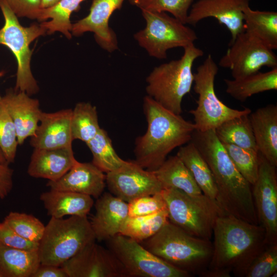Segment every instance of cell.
Segmentation results:
<instances>
[{
    "instance_id": "1",
    "label": "cell",
    "mask_w": 277,
    "mask_h": 277,
    "mask_svg": "<svg viewBox=\"0 0 277 277\" xmlns=\"http://www.w3.org/2000/svg\"><path fill=\"white\" fill-rule=\"evenodd\" d=\"M207 163L217 190L216 201L226 214L258 225L251 185L229 157L214 130H195L191 141Z\"/></svg>"
},
{
    "instance_id": "2",
    "label": "cell",
    "mask_w": 277,
    "mask_h": 277,
    "mask_svg": "<svg viewBox=\"0 0 277 277\" xmlns=\"http://www.w3.org/2000/svg\"><path fill=\"white\" fill-rule=\"evenodd\" d=\"M143 107L147 129L135 140L134 162L153 171L173 149L191 141L195 128L194 123L165 109L148 95L144 98Z\"/></svg>"
},
{
    "instance_id": "3",
    "label": "cell",
    "mask_w": 277,
    "mask_h": 277,
    "mask_svg": "<svg viewBox=\"0 0 277 277\" xmlns=\"http://www.w3.org/2000/svg\"><path fill=\"white\" fill-rule=\"evenodd\" d=\"M212 234V254L207 269L236 276H245L251 262L267 244L261 225L226 214L217 218Z\"/></svg>"
},
{
    "instance_id": "4",
    "label": "cell",
    "mask_w": 277,
    "mask_h": 277,
    "mask_svg": "<svg viewBox=\"0 0 277 277\" xmlns=\"http://www.w3.org/2000/svg\"><path fill=\"white\" fill-rule=\"evenodd\" d=\"M140 243L167 263L191 275L200 276L206 270L212 254L210 240L193 236L169 221Z\"/></svg>"
},
{
    "instance_id": "5",
    "label": "cell",
    "mask_w": 277,
    "mask_h": 277,
    "mask_svg": "<svg viewBox=\"0 0 277 277\" xmlns=\"http://www.w3.org/2000/svg\"><path fill=\"white\" fill-rule=\"evenodd\" d=\"M204 54L194 44L184 48L178 60H172L154 68L146 78L147 95L169 111L180 115L183 97L192 88L194 62Z\"/></svg>"
},
{
    "instance_id": "6",
    "label": "cell",
    "mask_w": 277,
    "mask_h": 277,
    "mask_svg": "<svg viewBox=\"0 0 277 277\" xmlns=\"http://www.w3.org/2000/svg\"><path fill=\"white\" fill-rule=\"evenodd\" d=\"M94 241V234L87 216L51 217L38 244L41 264L61 266Z\"/></svg>"
},
{
    "instance_id": "7",
    "label": "cell",
    "mask_w": 277,
    "mask_h": 277,
    "mask_svg": "<svg viewBox=\"0 0 277 277\" xmlns=\"http://www.w3.org/2000/svg\"><path fill=\"white\" fill-rule=\"evenodd\" d=\"M161 193L170 222L193 236L210 240L216 220L225 214L215 201L175 188L163 189Z\"/></svg>"
},
{
    "instance_id": "8",
    "label": "cell",
    "mask_w": 277,
    "mask_h": 277,
    "mask_svg": "<svg viewBox=\"0 0 277 277\" xmlns=\"http://www.w3.org/2000/svg\"><path fill=\"white\" fill-rule=\"evenodd\" d=\"M0 8L5 20L0 29V44L11 51L17 63L14 90L25 92L30 96L36 93L39 87L31 70L32 51L29 45L36 38L44 35L46 31L36 24L27 27L22 26L6 0H0Z\"/></svg>"
},
{
    "instance_id": "9",
    "label": "cell",
    "mask_w": 277,
    "mask_h": 277,
    "mask_svg": "<svg viewBox=\"0 0 277 277\" xmlns=\"http://www.w3.org/2000/svg\"><path fill=\"white\" fill-rule=\"evenodd\" d=\"M219 68L211 54L196 69L194 75L193 89L198 94L197 106L189 112L193 116L195 130L206 131L214 130L224 122L251 112L250 109L231 108L216 95L214 80Z\"/></svg>"
},
{
    "instance_id": "10",
    "label": "cell",
    "mask_w": 277,
    "mask_h": 277,
    "mask_svg": "<svg viewBox=\"0 0 277 277\" xmlns=\"http://www.w3.org/2000/svg\"><path fill=\"white\" fill-rule=\"evenodd\" d=\"M141 11L146 26L135 33L134 37L150 56L166 58L168 50L184 48L197 39L194 30L166 12Z\"/></svg>"
},
{
    "instance_id": "11",
    "label": "cell",
    "mask_w": 277,
    "mask_h": 277,
    "mask_svg": "<svg viewBox=\"0 0 277 277\" xmlns=\"http://www.w3.org/2000/svg\"><path fill=\"white\" fill-rule=\"evenodd\" d=\"M108 248L126 277H189L188 272L161 259L133 239L117 234L107 240Z\"/></svg>"
},
{
    "instance_id": "12",
    "label": "cell",
    "mask_w": 277,
    "mask_h": 277,
    "mask_svg": "<svg viewBox=\"0 0 277 277\" xmlns=\"http://www.w3.org/2000/svg\"><path fill=\"white\" fill-rule=\"evenodd\" d=\"M229 45L219 65L230 70L233 78L257 72L263 67H277V56L273 50L246 31L238 34Z\"/></svg>"
},
{
    "instance_id": "13",
    "label": "cell",
    "mask_w": 277,
    "mask_h": 277,
    "mask_svg": "<svg viewBox=\"0 0 277 277\" xmlns=\"http://www.w3.org/2000/svg\"><path fill=\"white\" fill-rule=\"evenodd\" d=\"M257 179L251 185L259 225L264 229L267 244H277V176L275 166L259 152Z\"/></svg>"
},
{
    "instance_id": "14",
    "label": "cell",
    "mask_w": 277,
    "mask_h": 277,
    "mask_svg": "<svg viewBox=\"0 0 277 277\" xmlns=\"http://www.w3.org/2000/svg\"><path fill=\"white\" fill-rule=\"evenodd\" d=\"M106 184L111 194L128 203L163 189L154 172L142 168L134 161H127L118 169L106 173Z\"/></svg>"
},
{
    "instance_id": "15",
    "label": "cell",
    "mask_w": 277,
    "mask_h": 277,
    "mask_svg": "<svg viewBox=\"0 0 277 277\" xmlns=\"http://www.w3.org/2000/svg\"><path fill=\"white\" fill-rule=\"evenodd\" d=\"M61 266L68 277H126L123 267L111 251L95 241Z\"/></svg>"
},
{
    "instance_id": "16",
    "label": "cell",
    "mask_w": 277,
    "mask_h": 277,
    "mask_svg": "<svg viewBox=\"0 0 277 277\" xmlns=\"http://www.w3.org/2000/svg\"><path fill=\"white\" fill-rule=\"evenodd\" d=\"M250 1L198 0L191 5L187 24L195 26L204 18L213 17L230 32V43L245 31L243 10L249 6Z\"/></svg>"
},
{
    "instance_id": "17",
    "label": "cell",
    "mask_w": 277,
    "mask_h": 277,
    "mask_svg": "<svg viewBox=\"0 0 277 277\" xmlns=\"http://www.w3.org/2000/svg\"><path fill=\"white\" fill-rule=\"evenodd\" d=\"M125 0H93L88 15L72 25L71 34L78 36L92 32L97 43L104 49L112 52L118 49L114 31L109 27L112 13L120 9Z\"/></svg>"
},
{
    "instance_id": "18",
    "label": "cell",
    "mask_w": 277,
    "mask_h": 277,
    "mask_svg": "<svg viewBox=\"0 0 277 277\" xmlns=\"http://www.w3.org/2000/svg\"><path fill=\"white\" fill-rule=\"evenodd\" d=\"M71 109L42 112L38 126L29 143L33 148L57 149L72 147Z\"/></svg>"
},
{
    "instance_id": "19",
    "label": "cell",
    "mask_w": 277,
    "mask_h": 277,
    "mask_svg": "<svg viewBox=\"0 0 277 277\" xmlns=\"http://www.w3.org/2000/svg\"><path fill=\"white\" fill-rule=\"evenodd\" d=\"M0 103L12 118L17 132L18 145L32 136L38 126L42 111L38 100L25 92L9 89L0 96Z\"/></svg>"
},
{
    "instance_id": "20",
    "label": "cell",
    "mask_w": 277,
    "mask_h": 277,
    "mask_svg": "<svg viewBox=\"0 0 277 277\" xmlns=\"http://www.w3.org/2000/svg\"><path fill=\"white\" fill-rule=\"evenodd\" d=\"M106 186L104 172L92 162L78 161L60 179L47 183L50 189L79 193L96 199L103 194Z\"/></svg>"
},
{
    "instance_id": "21",
    "label": "cell",
    "mask_w": 277,
    "mask_h": 277,
    "mask_svg": "<svg viewBox=\"0 0 277 277\" xmlns=\"http://www.w3.org/2000/svg\"><path fill=\"white\" fill-rule=\"evenodd\" d=\"M95 208V213L90 222L95 240L107 241L119 234L128 216V203L105 192L97 198Z\"/></svg>"
},
{
    "instance_id": "22",
    "label": "cell",
    "mask_w": 277,
    "mask_h": 277,
    "mask_svg": "<svg viewBox=\"0 0 277 277\" xmlns=\"http://www.w3.org/2000/svg\"><path fill=\"white\" fill-rule=\"evenodd\" d=\"M77 161L72 147L57 149L34 148L27 173L33 177L55 181L67 172Z\"/></svg>"
},
{
    "instance_id": "23",
    "label": "cell",
    "mask_w": 277,
    "mask_h": 277,
    "mask_svg": "<svg viewBox=\"0 0 277 277\" xmlns=\"http://www.w3.org/2000/svg\"><path fill=\"white\" fill-rule=\"evenodd\" d=\"M258 151L277 166V106L269 104L249 115Z\"/></svg>"
},
{
    "instance_id": "24",
    "label": "cell",
    "mask_w": 277,
    "mask_h": 277,
    "mask_svg": "<svg viewBox=\"0 0 277 277\" xmlns=\"http://www.w3.org/2000/svg\"><path fill=\"white\" fill-rule=\"evenodd\" d=\"M39 199L47 214L54 218L66 215L86 216L94 204L89 195L53 189L42 193Z\"/></svg>"
},
{
    "instance_id": "25",
    "label": "cell",
    "mask_w": 277,
    "mask_h": 277,
    "mask_svg": "<svg viewBox=\"0 0 277 277\" xmlns=\"http://www.w3.org/2000/svg\"><path fill=\"white\" fill-rule=\"evenodd\" d=\"M224 81L226 93L244 102L254 94L277 89V67L267 72L258 71L242 78L224 79Z\"/></svg>"
},
{
    "instance_id": "26",
    "label": "cell",
    "mask_w": 277,
    "mask_h": 277,
    "mask_svg": "<svg viewBox=\"0 0 277 277\" xmlns=\"http://www.w3.org/2000/svg\"><path fill=\"white\" fill-rule=\"evenodd\" d=\"M153 172L163 189L175 188L191 195L202 193L191 173L176 154L166 159Z\"/></svg>"
},
{
    "instance_id": "27",
    "label": "cell",
    "mask_w": 277,
    "mask_h": 277,
    "mask_svg": "<svg viewBox=\"0 0 277 277\" xmlns=\"http://www.w3.org/2000/svg\"><path fill=\"white\" fill-rule=\"evenodd\" d=\"M176 155L188 169L202 193L216 201L217 190L212 173L194 144L190 141L180 147Z\"/></svg>"
},
{
    "instance_id": "28",
    "label": "cell",
    "mask_w": 277,
    "mask_h": 277,
    "mask_svg": "<svg viewBox=\"0 0 277 277\" xmlns=\"http://www.w3.org/2000/svg\"><path fill=\"white\" fill-rule=\"evenodd\" d=\"M40 265L37 250L0 245V273L3 277H32Z\"/></svg>"
},
{
    "instance_id": "29",
    "label": "cell",
    "mask_w": 277,
    "mask_h": 277,
    "mask_svg": "<svg viewBox=\"0 0 277 277\" xmlns=\"http://www.w3.org/2000/svg\"><path fill=\"white\" fill-rule=\"evenodd\" d=\"M245 31L253 35L272 50L277 49V13L252 10H243Z\"/></svg>"
},
{
    "instance_id": "30",
    "label": "cell",
    "mask_w": 277,
    "mask_h": 277,
    "mask_svg": "<svg viewBox=\"0 0 277 277\" xmlns=\"http://www.w3.org/2000/svg\"><path fill=\"white\" fill-rule=\"evenodd\" d=\"M84 1L61 0L51 7L42 9L37 20L43 22L40 25L48 34L58 31L70 39L72 25L70 20V15L79 9L80 4Z\"/></svg>"
},
{
    "instance_id": "31",
    "label": "cell",
    "mask_w": 277,
    "mask_h": 277,
    "mask_svg": "<svg viewBox=\"0 0 277 277\" xmlns=\"http://www.w3.org/2000/svg\"><path fill=\"white\" fill-rule=\"evenodd\" d=\"M249 115L231 118L217 127L214 131L219 140L222 143L258 151Z\"/></svg>"
},
{
    "instance_id": "32",
    "label": "cell",
    "mask_w": 277,
    "mask_h": 277,
    "mask_svg": "<svg viewBox=\"0 0 277 277\" xmlns=\"http://www.w3.org/2000/svg\"><path fill=\"white\" fill-rule=\"evenodd\" d=\"M168 221L167 209L148 215L128 216L119 234L141 243L154 235Z\"/></svg>"
},
{
    "instance_id": "33",
    "label": "cell",
    "mask_w": 277,
    "mask_h": 277,
    "mask_svg": "<svg viewBox=\"0 0 277 277\" xmlns=\"http://www.w3.org/2000/svg\"><path fill=\"white\" fill-rule=\"evenodd\" d=\"M86 144L92 153V163L106 174L118 169L127 162L116 153L110 137L103 128Z\"/></svg>"
},
{
    "instance_id": "34",
    "label": "cell",
    "mask_w": 277,
    "mask_h": 277,
    "mask_svg": "<svg viewBox=\"0 0 277 277\" xmlns=\"http://www.w3.org/2000/svg\"><path fill=\"white\" fill-rule=\"evenodd\" d=\"M95 106L89 102L77 103L72 109L71 130L72 138L86 144L101 129Z\"/></svg>"
},
{
    "instance_id": "35",
    "label": "cell",
    "mask_w": 277,
    "mask_h": 277,
    "mask_svg": "<svg viewBox=\"0 0 277 277\" xmlns=\"http://www.w3.org/2000/svg\"><path fill=\"white\" fill-rule=\"evenodd\" d=\"M222 144L239 172L251 185L253 184L258 174L259 152L233 144Z\"/></svg>"
},
{
    "instance_id": "36",
    "label": "cell",
    "mask_w": 277,
    "mask_h": 277,
    "mask_svg": "<svg viewBox=\"0 0 277 277\" xmlns=\"http://www.w3.org/2000/svg\"><path fill=\"white\" fill-rule=\"evenodd\" d=\"M4 221L19 235L33 242L39 243L45 231L44 224L30 214L11 211Z\"/></svg>"
},
{
    "instance_id": "37",
    "label": "cell",
    "mask_w": 277,
    "mask_h": 277,
    "mask_svg": "<svg viewBox=\"0 0 277 277\" xmlns=\"http://www.w3.org/2000/svg\"><path fill=\"white\" fill-rule=\"evenodd\" d=\"M193 0H135L131 4L145 10L168 12L184 24H187L189 9Z\"/></svg>"
},
{
    "instance_id": "38",
    "label": "cell",
    "mask_w": 277,
    "mask_h": 277,
    "mask_svg": "<svg viewBox=\"0 0 277 277\" xmlns=\"http://www.w3.org/2000/svg\"><path fill=\"white\" fill-rule=\"evenodd\" d=\"M18 145L15 125L0 103V150L9 164L14 162Z\"/></svg>"
},
{
    "instance_id": "39",
    "label": "cell",
    "mask_w": 277,
    "mask_h": 277,
    "mask_svg": "<svg viewBox=\"0 0 277 277\" xmlns=\"http://www.w3.org/2000/svg\"><path fill=\"white\" fill-rule=\"evenodd\" d=\"M277 272V244H266L254 259L245 277H270Z\"/></svg>"
},
{
    "instance_id": "40",
    "label": "cell",
    "mask_w": 277,
    "mask_h": 277,
    "mask_svg": "<svg viewBox=\"0 0 277 277\" xmlns=\"http://www.w3.org/2000/svg\"><path fill=\"white\" fill-rule=\"evenodd\" d=\"M167 209L165 201L159 193L135 199L128 203V216L136 217L154 214Z\"/></svg>"
},
{
    "instance_id": "41",
    "label": "cell",
    "mask_w": 277,
    "mask_h": 277,
    "mask_svg": "<svg viewBox=\"0 0 277 277\" xmlns=\"http://www.w3.org/2000/svg\"><path fill=\"white\" fill-rule=\"evenodd\" d=\"M39 243L28 241L19 235L4 221L0 223V245L29 251L37 250Z\"/></svg>"
},
{
    "instance_id": "42",
    "label": "cell",
    "mask_w": 277,
    "mask_h": 277,
    "mask_svg": "<svg viewBox=\"0 0 277 277\" xmlns=\"http://www.w3.org/2000/svg\"><path fill=\"white\" fill-rule=\"evenodd\" d=\"M8 5L18 17L38 19L42 8V0H6Z\"/></svg>"
},
{
    "instance_id": "43",
    "label": "cell",
    "mask_w": 277,
    "mask_h": 277,
    "mask_svg": "<svg viewBox=\"0 0 277 277\" xmlns=\"http://www.w3.org/2000/svg\"><path fill=\"white\" fill-rule=\"evenodd\" d=\"M13 170L9 164H0V199L6 198L13 187Z\"/></svg>"
},
{
    "instance_id": "44",
    "label": "cell",
    "mask_w": 277,
    "mask_h": 277,
    "mask_svg": "<svg viewBox=\"0 0 277 277\" xmlns=\"http://www.w3.org/2000/svg\"><path fill=\"white\" fill-rule=\"evenodd\" d=\"M32 277H68L61 266L41 264Z\"/></svg>"
},
{
    "instance_id": "45",
    "label": "cell",
    "mask_w": 277,
    "mask_h": 277,
    "mask_svg": "<svg viewBox=\"0 0 277 277\" xmlns=\"http://www.w3.org/2000/svg\"><path fill=\"white\" fill-rule=\"evenodd\" d=\"M61 0H42L41 8L45 9L51 7L58 3Z\"/></svg>"
},
{
    "instance_id": "46",
    "label": "cell",
    "mask_w": 277,
    "mask_h": 277,
    "mask_svg": "<svg viewBox=\"0 0 277 277\" xmlns=\"http://www.w3.org/2000/svg\"><path fill=\"white\" fill-rule=\"evenodd\" d=\"M9 164L5 158L2 151L0 150V164Z\"/></svg>"
},
{
    "instance_id": "47",
    "label": "cell",
    "mask_w": 277,
    "mask_h": 277,
    "mask_svg": "<svg viewBox=\"0 0 277 277\" xmlns=\"http://www.w3.org/2000/svg\"><path fill=\"white\" fill-rule=\"evenodd\" d=\"M5 74V72L4 71H0V77L3 76Z\"/></svg>"
},
{
    "instance_id": "48",
    "label": "cell",
    "mask_w": 277,
    "mask_h": 277,
    "mask_svg": "<svg viewBox=\"0 0 277 277\" xmlns=\"http://www.w3.org/2000/svg\"><path fill=\"white\" fill-rule=\"evenodd\" d=\"M134 1H135V0H129L130 4H131Z\"/></svg>"
},
{
    "instance_id": "49",
    "label": "cell",
    "mask_w": 277,
    "mask_h": 277,
    "mask_svg": "<svg viewBox=\"0 0 277 277\" xmlns=\"http://www.w3.org/2000/svg\"><path fill=\"white\" fill-rule=\"evenodd\" d=\"M0 277H3V275H2L1 273H0Z\"/></svg>"
}]
</instances>
